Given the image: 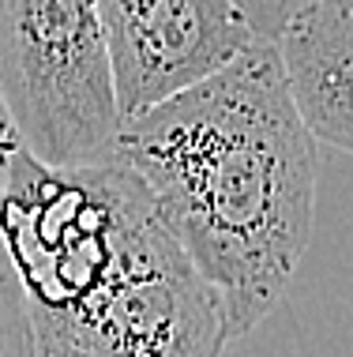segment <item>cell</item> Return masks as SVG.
<instances>
[{
    "instance_id": "cell-7",
    "label": "cell",
    "mask_w": 353,
    "mask_h": 357,
    "mask_svg": "<svg viewBox=\"0 0 353 357\" xmlns=\"http://www.w3.org/2000/svg\"><path fill=\"white\" fill-rule=\"evenodd\" d=\"M241 8V15L248 19V26L256 31V38L263 42H279L282 31L290 26L293 15H301L312 0H233Z\"/></svg>"
},
{
    "instance_id": "cell-6",
    "label": "cell",
    "mask_w": 353,
    "mask_h": 357,
    "mask_svg": "<svg viewBox=\"0 0 353 357\" xmlns=\"http://www.w3.org/2000/svg\"><path fill=\"white\" fill-rule=\"evenodd\" d=\"M0 357H34L23 286H19V275L4 241H0Z\"/></svg>"
},
{
    "instance_id": "cell-8",
    "label": "cell",
    "mask_w": 353,
    "mask_h": 357,
    "mask_svg": "<svg viewBox=\"0 0 353 357\" xmlns=\"http://www.w3.org/2000/svg\"><path fill=\"white\" fill-rule=\"evenodd\" d=\"M19 151H26L23 147V136H19L12 113H8V102H4V94H0V181H4V173L15 162Z\"/></svg>"
},
{
    "instance_id": "cell-1",
    "label": "cell",
    "mask_w": 353,
    "mask_h": 357,
    "mask_svg": "<svg viewBox=\"0 0 353 357\" xmlns=\"http://www.w3.org/2000/svg\"><path fill=\"white\" fill-rule=\"evenodd\" d=\"M113 162L147 185L162 222L214 286L230 342L285 297L316 226L320 143L274 42L120 124Z\"/></svg>"
},
{
    "instance_id": "cell-5",
    "label": "cell",
    "mask_w": 353,
    "mask_h": 357,
    "mask_svg": "<svg viewBox=\"0 0 353 357\" xmlns=\"http://www.w3.org/2000/svg\"><path fill=\"white\" fill-rule=\"evenodd\" d=\"M274 45L316 143L353 154V0H312Z\"/></svg>"
},
{
    "instance_id": "cell-2",
    "label": "cell",
    "mask_w": 353,
    "mask_h": 357,
    "mask_svg": "<svg viewBox=\"0 0 353 357\" xmlns=\"http://www.w3.org/2000/svg\"><path fill=\"white\" fill-rule=\"evenodd\" d=\"M0 241L23 286L34 357H222L214 286L124 166L56 169L19 151Z\"/></svg>"
},
{
    "instance_id": "cell-4",
    "label": "cell",
    "mask_w": 353,
    "mask_h": 357,
    "mask_svg": "<svg viewBox=\"0 0 353 357\" xmlns=\"http://www.w3.org/2000/svg\"><path fill=\"white\" fill-rule=\"evenodd\" d=\"M120 121L211 79L260 42L233 0H98Z\"/></svg>"
},
{
    "instance_id": "cell-3",
    "label": "cell",
    "mask_w": 353,
    "mask_h": 357,
    "mask_svg": "<svg viewBox=\"0 0 353 357\" xmlns=\"http://www.w3.org/2000/svg\"><path fill=\"white\" fill-rule=\"evenodd\" d=\"M0 94L38 162L113 166L124 121L98 0H0Z\"/></svg>"
}]
</instances>
